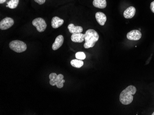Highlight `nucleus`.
Returning a JSON list of instances; mask_svg holds the SVG:
<instances>
[{
  "instance_id": "nucleus-1",
  "label": "nucleus",
  "mask_w": 154,
  "mask_h": 115,
  "mask_svg": "<svg viewBox=\"0 0 154 115\" xmlns=\"http://www.w3.org/2000/svg\"><path fill=\"white\" fill-rule=\"evenodd\" d=\"M136 92L137 89L134 86H128L120 94V101L121 103L125 105L131 103L134 99L133 95L135 94Z\"/></svg>"
},
{
  "instance_id": "nucleus-2",
  "label": "nucleus",
  "mask_w": 154,
  "mask_h": 115,
  "mask_svg": "<svg viewBox=\"0 0 154 115\" xmlns=\"http://www.w3.org/2000/svg\"><path fill=\"white\" fill-rule=\"evenodd\" d=\"M84 35L85 43L84 44V46L85 49L94 47L96 43L99 39V35L95 30L92 29L87 30Z\"/></svg>"
},
{
  "instance_id": "nucleus-3",
  "label": "nucleus",
  "mask_w": 154,
  "mask_h": 115,
  "mask_svg": "<svg viewBox=\"0 0 154 115\" xmlns=\"http://www.w3.org/2000/svg\"><path fill=\"white\" fill-rule=\"evenodd\" d=\"M49 78L50 79V83L51 85H56L59 89L62 88L63 87L64 83L65 82V81L63 79V75L61 74L57 75L55 73H51L50 74Z\"/></svg>"
},
{
  "instance_id": "nucleus-4",
  "label": "nucleus",
  "mask_w": 154,
  "mask_h": 115,
  "mask_svg": "<svg viewBox=\"0 0 154 115\" xmlns=\"http://www.w3.org/2000/svg\"><path fill=\"white\" fill-rule=\"evenodd\" d=\"M9 47L12 50L17 53H21L26 50V45L20 40H15L12 41L9 43Z\"/></svg>"
},
{
  "instance_id": "nucleus-5",
  "label": "nucleus",
  "mask_w": 154,
  "mask_h": 115,
  "mask_svg": "<svg viewBox=\"0 0 154 115\" xmlns=\"http://www.w3.org/2000/svg\"><path fill=\"white\" fill-rule=\"evenodd\" d=\"M32 24L34 26L36 27L37 30L39 32L45 31L46 29V23L45 20L42 18H36L33 20Z\"/></svg>"
},
{
  "instance_id": "nucleus-6",
  "label": "nucleus",
  "mask_w": 154,
  "mask_h": 115,
  "mask_svg": "<svg viewBox=\"0 0 154 115\" xmlns=\"http://www.w3.org/2000/svg\"><path fill=\"white\" fill-rule=\"evenodd\" d=\"M14 24V20L12 18L6 17L0 22V29L6 30L11 28Z\"/></svg>"
},
{
  "instance_id": "nucleus-7",
  "label": "nucleus",
  "mask_w": 154,
  "mask_h": 115,
  "mask_svg": "<svg viewBox=\"0 0 154 115\" xmlns=\"http://www.w3.org/2000/svg\"><path fill=\"white\" fill-rule=\"evenodd\" d=\"M142 37V33L141 32L138 30H133L128 33L127 37L128 39L131 40H139Z\"/></svg>"
},
{
  "instance_id": "nucleus-8",
  "label": "nucleus",
  "mask_w": 154,
  "mask_h": 115,
  "mask_svg": "<svg viewBox=\"0 0 154 115\" xmlns=\"http://www.w3.org/2000/svg\"><path fill=\"white\" fill-rule=\"evenodd\" d=\"M64 37L62 35L58 36L53 44L52 48L53 50H55L60 48L63 43Z\"/></svg>"
},
{
  "instance_id": "nucleus-9",
  "label": "nucleus",
  "mask_w": 154,
  "mask_h": 115,
  "mask_svg": "<svg viewBox=\"0 0 154 115\" xmlns=\"http://www.w3.org/2000/svg\"><path fill=\"white\" fill-rule=\"evenodd\" d=\"M97 22L101 26L104 25L107 21V17L104 13L102 12H97L96 13Z\"/></svg>"
},
{
  "instance_id": "nucleus-10",
  "label": "nucleus",
  "mask_w": 154,
  "mask_h": 115,
  "mask_svg": "<svg viewBox=\"0 0 154 115\" xmlns=\"http://www.w3.org/2000/svg\"><path fill=\"white\" fill-rule=\"evenodd\" d=\"M136 9L134 7H130L124 12V17L127 19H130L134 16Z\"/></svg>"
},
{
  "instance_id": "nucleus-11",
  "label": "nucleus",
  "mask_w": 154,
  "mask_h": 115,
  "mask_svg": "<svg viewBox=\"0 0 154 115\" xmlns=\"http://www.w3.org/2000/svg\"><path fill=\"white\" fill-rule=\"evenodd\" d=\"M64 23V20L59 17L55 16L52 19L51 26L54 29H57L61 26Z\"/></svg>"
},
{
  "instance_id": "nucleus-12",
  "label": "nucleus",
  "mask_w": 154,
  "mask_h": 115,
  "mask_svg": "<svg viewBox=\"0 0 154 115\" xmlns=\"http://www.w3.org/2000/svg\"><path fill=\"white\" fill-rule=\"evenodd\" d=\"M68 29L71 33H81L83 32V29L82 27L79 26H75L73 24L68 25Z\"/></svg>"
},
{
  "instance_id": "nucleus-13",
  "label": "nucleus",
  "mask_w": 154,
  "mask_h": 115,
  "mask_svg": "<svg viewBox=\"0 0 154 115\" xmlns=\"http://www.w3.org/2000/svg\"><path fill=\"white\" fill-rule=\"evenodd\" d=\"M71 40L73 42H83L85 40V35L81 33H73L71 36Z\"/></svg>"
},
{
  "instance_id": "nucleus-14",
  "label": "nucleus",
  "mask_w": 154,
  "mask_h": 115,
  "mask_svg": "<svg viewBox=\"0 0 154 115\" xmlns=\"http://www.w3.org/2000/svg\"><path fill=\"white\" fill-rule=\"evenodd\" d=\"M93 6L97 8L103 9L107 6L106 0H93Z\"/></svg>"
},
{
  "instance_id": "nucleus-15",
  "label": "nucleus",
  "mask_w": 154,
  "mask_h": 115,
  "mask_svg": "<svg viewBox=\"0 0 154 115\" xmlns=\"http://www.w3.org/2000/svg\"><path fill=\"white\" fill-rule=\"evenodd\" d=\"M71 64L72 67L76 68H81L84 65V62L81 60L73 59L71 61Z\"/></svg>"
},
{
  "instance_id": "nucleus-16",
  "label": "nucleus",
  "mask_w": 154,
  "mask_h": 115,
  "mask_svg": "<svg viewBox=\"0 0 154 115\" xmlns=\"http://www.w3.org/2000/svg\"><path fill=\"white\" fill-rule=\"evenodd\" d=\"M19 2V0H10L7 3V4L8 6V7L10 9H14L17 7Z\"/></svg>"
},
{
  "instance_id": "nucleus-17",
  "label": "nucleus",
  "mask_w": 154,
  "mask_h": 115,
  "mask_svg": "<svg viewBox=\"0 0 154 115\" xmlns=\"http://www.w3.org/2000/svg\"><path fill=\"white\" fill-rule=\"evenodd\" d=\"M76 59L79 60H84L86 58L85 53L83 52H78L75 54Z\"/></svg>"
},
{
  "instance_id": "nucleus-18",
  "label": "nucleus",
  "mask_w": 154,
  "mask_h": 115,
  "mask_svg": "<svg viewBox=\"0 0 154 115\" xmlns=\"http://www.w3.org/2000/svg\"><path fill=\"white\" fill-rule=\"evenodd\" d=\"M35 2L38 3L39 5H42L45 2L46 0H34Z\"/></svg>"
},
{
  "instance_id": "nucleus-19",
  "label": "nucleus",
  "mask_w": 154,
  "mask_h": 115,
  "mask_svg": "<svg viewBox=\"0 0 154 115\" xmlns=\"http://www.w3.org/2000/svg\"><path fill=\"white\" fill-rule=\"evenodd\" d=\"M150 10L153 13H154V1L150 3Z\"/></svg>"
},
{
  "instance_id": "nucleus-20",
  "label": "nucleus",
  "mask_w": 154,
  "mask_h": 115,
  "mask_svg": "<svg viewBox=\"0 0 154 115\" xmlns=\"http://www.w3.org/2000/svg\"><path fill=\"white\" fill-rule=\"evenodd\" d=\"M6 1V0H0V3L2 4V3H4Z\"/></svg>"
},
{
  "instance_id": "nucleus-21",
  "label": "nucleus",
  "mask_w": 154,
  "mask_h": 115,
  "mask_svg": "<svg viewBox=\"0 0 154 115\" xmlns=\"http://www.w3.org/2000/svg\"><path fill=\"white\" fill-rule=\"evenodd\" d=\"M152 115H154V112H153V113H152Z\"/></svg>"
}]
</instances>
